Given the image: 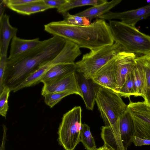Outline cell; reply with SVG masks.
Masks as SVG:
<instances>
[{
	"instance_id": "1",
	"label": "cell",
	"mask_w": 150,
	"mask_h": 150,
	"mask_svg": "<svg viewBox=\"0 0 150 150\" xmlns=\"http://www.w3.org/2000/svg\"><path fill=\"white\" fill-rule=\"evenodd\" d=\"M44 30L54 36L90 50L113 44L114 40L109 24L105 20L96 19L88 25L69 24L64 20L53 21L44 25Z\"/></svg>"
},
{
	"instance_id": "2",
	"label": "cell",
	"mask_w": 150,
	"mask_h": 150,
	"mask_svg": "<svg viewBox=\"0 0 150 150\" xmlns=\"http://www.w3.org/2000/svg\"><path fill=\"white\" fill-rule=\"evenodd\" d=\"M66 42L65 39L56 36L42 41L33 51L6 67L5 86H8L12 91L40 67L56 57L62 50Z\"/></svg>"
},
{
	"instance_id": "3",
	"label": "cell",
	"mask_w": 150,
	"mask_h": 150,
	"mask_svg": "<svg viewBox=\"0 0 150 150\" xmlns=\"http://www.w3.org/2000/svg\"><path fill=\"white\" fill-rule=\"evenodd\" d=\"M109 24L114 42L125 51L141 55L150 53V35L121 21L110 20Z\"/></svg>"
},
{
	"instance_id": "4",
	"label": "cell",
	"mask_w": 150,
	"mask_h": 150,
	"mask_svg": "<svg viewBox=\"0 0 150 150\" xmlns=\"http://www.w3.org/2000/svg\"><path fill=\"white\" fill-rule=\"evenodd\" d=\"M124 51L119 43L105 46L91 50L75 63L76 70L87 79H92L97 72L120 52Z\"/></svg>"
},
{
	"instance_id": "5",
	"label": "cell",
	"mask_w": 150,
	"mask_h": 150,
	"mask_svg": "<svg viewBox=\"0 0 150 150\" xmlns=\"http://www.w3.org/2000/svg\"><path fill=\"white\" fill-rule=\"evenodd\" d=\"M96 103L105 126L120 128V117L127 106L120 96L112 90L100 86Z\"/></svg>"
},
{
	"instance_id": "6",
	"label": "cell",
	"mask_w": 150,
	"mask_h": 150,
	"mask_svg": "<svg viewBox=\"0 0 150 150\" xmlns=\"http://www.w3.org/2000/svg\"><path fill=\"white\" fill-rule=\"evenodd\" d=\"M81 112L80 106H75L62 118L58 128V141L65 150H74L80 142Z\"/></svg>"
},
{
	"instance_id": "7",
	"label": "cell",
	"mask_w": 150,
	"mask_h": 150,
	"mask_svg": "<svg viewBox=\"0 0 150 150\" xmlns=\"http://www.w3.org/2000/svg\"><path fill=\"white\" fill-rule=\"evenodd\" d=\"M129 99L127 108L134 122V136L150 139V106L144 101L133 102Z\"/></svg>"
},
{
	"instance_id": "8",
	"label": "cell",
	"mask_w": 150,
	"mask_h": 150,
	"mask_svg": "<svg viewBox=\"0 0 150 150\" xmlns=\"http://www.w3.org/2000/svg\"><path fill=\"white\" fill-rule=\"evenodd\" d=\"M135 54L123 51L115 57L116 86L114 91L118 93L131 74L136 64Z\"/></svg>"
},
{
	"instance_id": "9",
	"label": "cell",
	"mask_w": 150,
	"mask_h": 150,
	"mask_svg": "<svg viewBox=\"0 0 150 150\" xmlns=\"http://www.w3.org/2000/svg\"><path fill=\"white\" fill-rule=\"evenodd\" d=\"M39 38L27 40L17 36L11 40L9 55L7 59L6 67L10 66L27 56L42 43Z\"/></svg>"
},
{
	"instance_id": "10",
	"label": "cell",
	"mask_w": 150,
	"mask_h": 150,
	"mask_svg": "<svg viewBox=\"0 0 150 150\" xmlns=\"http://www.w3.org/2000/svg\"><path fill=\"white\" fill-rule=\"evenodd\" d=\"M70 90L82 97L75 72L69 73L60 78L43 83L41 94L44 96L50 93Z\"/></svg>"
},
{
	"instance_id": "11",
	"label": "cell",
	"mask_w": 150,
	"mask_h": 150,
	"mask_svg": "<svg viewBox=\"0 0 150 150\" xmlns=\"http://www.w3.org/2000/svg\"><path fill=\"white\" fill-rule=\"evenodd\" d=\"M150 16V4L139 8L121 12H109L98 18L104 20L118 19L122 22L135 27L137 23Z\"/></svg>"
},
{
	"instance_id": "12",
	"label": "cell",
	"mask_w": 150,
	"mask_h": 150,
	"mask_svg": "<svg viewBox=\"0 0 150 150\" xmlns=\"http://www.w3.org/2000/svg\"><path fill=\"white\" fill-rule=\"evenodd\" d=\"M115 57L102 67L91 79L99 86L113 91L116 86Z\"/></svg>"
},
{
	"instance_id": "13",
	"label": "cell",
	"mask_w": 150,
	"mask_h": 150,
	"mask_svg": "<svg viewBox=\"0 0 150 150\" xmlns=\"http://www.w3.org/2000/svg\"><path fill=\"white\" fill-rule=\"evenodd\" d=\"M79 88L87 109L93 110L96 103L97 91L100 86L94 83L91 79H87L79 73L76 74Z\"/></svg>"
},
{
	"instance_id": "14",
	"label": "cell",
	"mask_w": 150,
	"mask_h": 150,
	"mask_svg": "<svg viewBox=\"0 0 150 150\" xmlns=\"http://www.w3.org/2000/svg\"><path fill=\"white\" fill-rule=\"evenodd\" d=\"M53 64L41 79L43 83L60 78L69 73L75 72L76 66L74 63H61L60 56L58 54L53 59Z\"/></svg>"
},
{
	"instance_id": "15",
	"label": "cell",
	"mask_w": 150,
	"mask_h": 150,
	"mask_svg": "<svg viewBox=\"0 0 150 150\" xmlns=\"http://www.w3.org/2000/svg\"><path fill=\"white\" fill-rule=\"evenodd\" d=\"M9 17L4 14L0 17V55L7 56L10 40L16 35L18 29L11 26Z\"/></svg>"
},
{
	"instance_id": "16",
	"label": "cell",
	"mask_w": 150,
	"mask_h": 150,
	"mask_svg": "<svg viewBox=\"0 0 150 150\" xmlns=\"http://www.w3.org/2000/svg\"><path fill=\"white\" fill-rule=\"evenodd\" d=\"M119 127L122 142L125 148L127 150L128 147L132 142L134 128L132 117L127 106L120 117Z\"/></svg>"
},
{
	"instance_id": "17",
	"label": "cell",
	"mask_w": 150,
	"mask_h": 150,
	"mask_svg": "<svg viewBox=\"0 0 150 150\" xmlns=\"http://www.w3.org/2000/svg\"><path fill=\"white\" fill-rule=\"evenodd\" d=\"M121 0H113L100 5L93 6L75 14V15L85 17L91 21L94 18L98 17L109 12L110 10L119 4Z\"/></svg>"
},
{
	"instance_id": "18",
	"label": "cell",
	"mask_w": 150,
	"mask_h": 150,
	"mask_svg": "<svg viewBox=\"0 0 150 150\" xmlns=\"http://www.w3.org/2000/svg\"><path fill=\"white\" fill-rule=\"evenodd\" d=\"M136 61L141 67L144 76L145 87L144 102L150 106V53L136 56Z\"/></svg>"
},
{
	"instance_id": "19",
	"label": "cell",
	"mask_w": 150,
	"mask_h": 150,
	"mask_svg": "<svg viewBox=\"0 0 150 150\" xmlns=\"http://www.w3.org/2000/svg\"><path fill=\"white\" fill-rule=\"evenodd\" d=\"M8 7L18 13L27 15L43 12L51 8L44 3L43 0H36L34 2L24 5L10 6Z\"/></svg>"
},
{
	"instance_id": "20",
	"label": "cell",
	"mask_w": 150,
	"mask_h": 150,
	"mask_svg": "<svg viewBox=\"0 0 150 150\" xmlns=\"http://www.w3.org/2000/svg\"><path fill=\"white\" fill-rule=\"evenodd\" d=\"M131 74L134 82V96H139L143 98L145 87L144 76L141 67L137 62L132 71Z\"/></svg>"
},
{
	"instance_id": "21",
	"label": "cell",
	"mask_w": 150,
	"mask_h": 150,
	"mask_svg": "<svg viewBox=\"0 0 150 150\" xmlns=\"http://www.w3.org/2000/svg\"><path fill=\"white\" fill-rule=\"evenodd\" d=\"M107 1L105 0H67L64 4L57 9V11L62 14L76 7L87 5L96 6Z\"/></svg>"
},
{
	"instance_id": "22",
	"label": "cell",
	"mask_w": 150,
	"mask_h": 150,
	"mask_svg": "<svg viewBox=\"0 0 150 150\" xmlns=\"http://www.w3.org/2000/svg\"><path fill=\"white\" fill-rule=\"evenodd\" d=\"M80 142L87 150H95L97 149L95 142L87 124H82L80 133Z\"/></svg>"
},
{
	"instance_id": "23",
	"label": "cell",
	"mask_w": 150,
	"mask_h": 150,
	"mask_svg": "<svg viewBox=\"0 0 150 150\" xmlns=\"http://www.w3.org/2000/svg\"><path fill=\"white\" fill-rule=\"evenodd\" d=\"M74 94H76V93L70 90L48 93L44 96V101L47 105L52 108L63 98Z\"/></svg>"
},
{
	"instance_id": "24",
	"label": "cell",
	"mask_w": 150,
	"mask_h": 150,
	"mask_svg": "<svg viewBox=\"0 0 150 150\" xmlns=\"http://www.w3.org/2000/svg\"><path fill=\"white\" fill-rule=\"evenodd\" d=\"M117 93L121 97L129 98L130 96H134V82L131 73Z\"/></svg>"
},
{
	"instance_id": "25",
	"label": "cell",
	"mask_w": 150,
	"mask_h": 150,
	"mask_svg": "<svg viewBox=\"0 0 150 150\" xmlns=\"http://www.w3.org/2000/svg\"><path fill=\"white\" fill-rule=\"evenodd\" d=\"M11 91L10 88L6 86L0 93V114L5 118L8 109V99Z\"/></svg>"
},
{
	"instance_id": "26",
	"label": "cell",
	"mask_w": 150,
	"mask_h": 150,
	"mask_svg": "<svg viewBox=\"0 0 150 150\" xmlns=\"http://www.w3.org/2000/svg\"><path fill=\"white\" fill-rule=\"evenodd\" d=\"M65 21L68 23L79 25H88L90 24V21L88 18L70 14L67 12L62 14Z\"/></svg>"
},
{
	"instance_id": "27",
	"label": "cell",
	"mask_w": 150,
	"mask_h": 150,
	"mask_svg": "<svg viewBox=\"0 0 150 150\" xmlns=\"http://www.w3.org/2000/svg\"><path fill=\"white\" fill-rule=\"evenodd\" d=\"M7 56H0V93L5 87L4 78L7 65Z\"/></svg>"
},
{
	"instance_id": "28",
	"label": "cell",
	"mask_w": 150,
	"mask_h": 150,
	"mask_svg": "<svg viewBox=\"0 0 150 150\" xmlns=\"http://www.w3.org/2000/svg\"><path fill=\"white\" fill-rule=\"evenodd\" d=\"M36 0H3L6 6H20L34 2Z\"/></svg>"
},
{
	"instance_id": "29",
	"label": "cell",
	"mask_w": 150,
	"mask_h": 150,
	"mask_svg": "<svg viewBox=\"0 0 150 150\" xmlns=\"http://www.w3.org/2000/svg\"><path fill=\"white\" fill-rule=\"evenodd\" d=\"M44 3L51 8L57 9L64 4L67 0H43Z\"/></svg>"
},
{
	"instance_id": "30",
	"label": "cell",
	"mask_w": 150,
	"mask_h": 150,
	"mask_svg": "<svg viewBox=\"0 0 150 150\" xmlns=\"http://www.w3.org/2000/svg\"><path fill=\"white\" fill-rule=\"evenodd\" d=\"M132 142L136 146L150 145V139L134 136L132 138Z\"/></svg>"
},
{
	"instance_id": "31",
	"label": "cell",
	"mask_w": 150,
	"mask_h": 150,
	"mask_svg": "<svg viewBox=\"0 0 150 150\" xmlns=\"http://www.w3.org/2000/svg\"><path fill=\"white\" fill-rule=\"evenodd\" d=\"M0 1V17L4 14V12L5 9V6H6L3 0H1Z\"/></svg>"
},
{
	"instance_id": "32",
	"label": "cell",
	"mask_w": 150,
	"mask_h": 150,
	"mask_svg": "<svg viewBox=\"0 0 150 150\" xmlns=\"http://www.w3.org/2000/svg\"><path fill=\"white\" fill-rule=\"evenodd\" d=\"M95 150H113L112 149L104 144L102 146L99 147Z\"/></svg>"
},
{
	"instance_id": "33",
	"label": "cell",
	"mask_w": 150,
	"mask_h": 150,
	"mask_svg": "<svg viewBox=\"0 0 150 150\" xmlns=\"http://www.w3.org/2000/svg\"><path fill=\"white\" fill-rule=\"evenodd\" d=\"M147 2L148 3H149L150 4V0H147Z\"/></svg>"
}]
</instances>
